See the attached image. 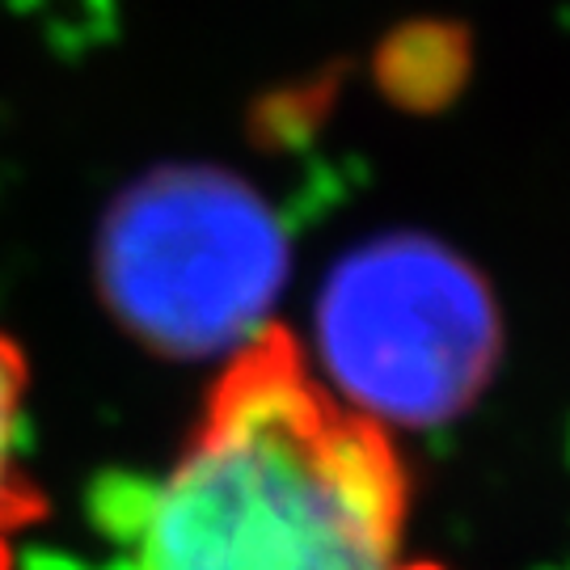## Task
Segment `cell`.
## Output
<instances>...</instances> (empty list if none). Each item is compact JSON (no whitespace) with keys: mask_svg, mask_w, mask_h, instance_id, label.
<instances>
[{"mask_svg":"<svg viewBox=\"0 0 570 570\" xmlns=\"http://www.w3.org/2000/svg\"><path fill=\"white\" fill-rule=\"evenodd\" d=\"M410 473L279 322L233 351L148 490L131 570H397Z\"/></svg>","mask_w":570,"mask_h":570,"instance_id":"obj_1","label":"cell"},{"mask_svg":"<svg viewBox=\"0 0 570 570\" xmlns=\"http://www.w3.org/2000/svg\"><path fill=\"white\" fill-rule=\"evenodd\" d=\"M287 233L263 195L207 165L127 186L94 245V284L122 334L165 360H228L275 326Z\"/></svg>","mask_w":570,"mask_h":570,"instance_id":"obj_2","label":"cell"},{"mask_svg":"<svg viewBox=\"0 0 570 570\" xmlns=\"http://www.w3.org/2000/svg\"><path fill=\"white\" fill-rule=\"evenodd\" d=\"M397 570H449V567H440V562H402Z\"/></svg>","mask_w":570,"mask_h":570,"instance_id":"obj_5","label":"cell"},{"mask_svg":"<svg viewBox=\"0 0 570 570\" xmlns=\"http://www.w3.org/2000/svg\"><path fill=\"white\" fill-rule=\"evenodd\" d=\"M308 360L381 428H440L487 393L503 360V313L487 275L456 249L393 233L330 271Z\"/></svg>","mask_w":570,"mask_h":570,"instance_id":"obj_3","label":"cell"},{"mask_svg":"<svg viewBox=\"0 0 570 570\" xmlns=\"http://www.w3.org/2000/svg\"><path fill=\"white\" fill-rule=\"evenodd\" d=\"M30 360L18 338L0 330V570L18 567V541L47 520V494L26 461Z\"/></svg>","mask_w":570,"mask_h":570,"instance_id":"obj_4","label":"cell"}]
</instances>
